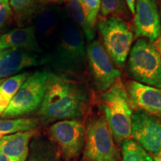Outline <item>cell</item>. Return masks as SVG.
I'll list each match as a JSON object with an SVG mask.
<instances>
[{"label": "cell", "instance_id": "1", "mask_svg": "<svg viewBox=\"0 0 161 161\" xmlns=\"http://www.w3.org/2000/svg\"><path fill=\"white\" fill-rule=\"evenodd\" d=\"M90 102V92L83 82L49 71L38 115L45 122L80 119L86 114Z\"/></svg>", "mask_w": 161, "mask_h": 161}, {"label": "cell", "instance_id": "2", "mask_svg": "<svg viewBox=\"0 0 161 161\" xmlns=\"http://www.w3.org/2000/svg\"><path fill=\"white\" fill-rule=\"evenodd\" d=\"M43 59L54 73L73 79L81 77L86 69L87 55L83 32L72 20L64 19L57 43Z\"/></svg>", "mask_w": 161, "mask_h": 161}, {"label": "cell", "instance_id": "3", "mask_svg": "<svg viewBox=\"0 0 161 161\" xmlns=\"http://www.w3.org/2000/svg\"><path fill=\"white\" fill-rule=\"evenodd\" d=\"M101 108L114 140L121 144L131 136L132 102L120 78L100 97Z\"/></svg>", "mask_w": 161, "mask_h": 161}, {"label": "cell", "instance_id": "4", "mask_svg": "<svg viewBox=\"0 0 161 161\" xmlns=\"http://www.w3.org/2000/svg\"><path fill=\"white\" fill-rule=\"evenodd\" d=\"M117 146L103 114L87 119L83 161H118Z\"/></svg>", "mask_w": 161, "mask_h": 161}, {"label": "cell", "instance_id": "5", "mask_svg": "<svg viewBox=\"0 0 161 161\" xmlns=\"http://www.w3.org/2000/svg\"><path fill=\"white\" fill-rule=\"evenodd\" d=\"M128 69L137 82L161 88V56L152 42L136 41L130 51Z\"/></svg>", "mask_w": 161, "mask_h": 161}, {"label": "cell", "instance_id": "6", "mask_svg": "<svg viewBox=\"0 0 161 161\" xmlns=\"http://www.w3.org/2000/svg\"><path fill=\"white\" fill-rule=\"evenodd\" d=\"M104 49L113 62L122 67L129 55L134 39V33L123 19L111 16L101 17L97 24Z\"/></svg>", "mask_w": 161, "mask_h": 161}, {"label": "cell", "instance_id": "7", "mask_svg": "<svg viewBox=\"0 0 161 161\" xmlns=\"http://www.w3.org/2000/svg\"><path fill=\"white\" fill-rule=\"evenodd\" d=\"M49 71H37L29 75L3 113L4 119H15L39 109L45 95Z\"/></svg>", "mask_w": 161, "mask_h": 161}, {"label": "cell", "instance_id": "8", "mask_svg": "<svg viewBox=\"0 0 161 161\" xmlns=\"http://www.w3.org/2000/svg\"><path fill=\"white\" fill-rule=\"evenodd\" d=\"M51 140L66 161L80 155L85 145V127L80 119L58 121L49 128Z\"/></svg>", "mask_w": 161, "mask_h": 161}, {"label": "cell", "instance_id": "9", "mask_svg": "<svg viewBox=\"0 0 161 161\" xmlns=\"http://www.w3.org/2000/svg\"><path fill=\"white\" fill-rule=\"evenodd\" d=\"M87 62L95 88L99 92L108 90L120 78L121 72L99 40H93L86 48Z\"/></svg>", "mask_w": 161, "mask_h": 161}, {"label": "cell", "instance_id": "10", "mask_svg": "<svg viewBox=\"0 0 161 161\" xmlns=\"http://www.w3.org/2000/svg\"><path fill=\"white\" fill-rule=\"evenodd\" d=\"M64 15L58 6L37 5L32 15L36 36L42 49H52L59 37Z\"/></svg>", "mask_w": 161, "mask_h": 161}, {"label": "cell", "instance_id": "11", "mask_svg": "<svg viewBox=\"0 0 161 161\" xmlns=\"http://www.w3.org/2000/svg\"><path fill=\"white\" fill-rule=\"evenodd\" d=\"M131 136L134 141L155 157L161 148V119L136 109L132 115Z\"/></svg>", "mask_w": 161, "mask_h": 161}, {"label": "cell", "instance_id": "12", "mask_svg": "<svg viewBox=\"0 0 161 161\" xmlns=\"http://www.w3.org/2000/svg\"><path fill=\"white\" fill-rule=\"evenodd\" d=\"M133 31L136 37L154 42L161 35V20L156 0H136Z\"/></svg>", "mask_w": 161, "mask_h": 161}, {"label": "cell", "instance_id": "13", "mask_svg": "<svg viewBox=\"0 0 161 161\" xmlns=\"http://www.w3.org/2000/svg\"><path fill=\"white\" fill-rule=\"evenodd\" d=\"M44 64L37 54L23 49H5L0 55V80L17 75L26 68Z\"/></svg>", "mask_w": 161, "mask_h": 161}, {"label": "cell", "instance_id": "14", "mask_svg": "<svg viewBox=\"0 0 161 161\" xmlns=\"http://www.w3.org/2000/svg\"><path fill=\"white\" fill-rule=\"evenodd\" d=\"M126 89L133 105L161 117V88L130 80L127 84Z\"/></svg>", "mask_w": 161, "mask_h": 161}, {"label": "cell", "instance_id": "15", "mask_svg": "<svg viewBox=\"0 0 161 161\" xmlns=\"http://www.w3.org/2000/svg\"><path fill=\"white\" fill-rule=\"evenodd\" d=\"M0 49H23L36 54L43 52L33 25L14 29L0 36Z\"/></svg>", "mask_w": 161, "mask_h": 161}, {"label": "cell", "instance_id": "16", "mask_svg": "<svg viewBox=\"0 0 161 161\" xmlns=\"http://www.w3.org/2000/svg\"><path fill=\"white\" fill-rule=\"evenodd\" d=\"M35 134V130H31L3 136L0 140V152L16 161H25L30 142Z\"/></svg>", "mask_w": 161, "mask_h": 161}, {"label": "cell", "instance_id": "17", "mask_svg": "<svg viewBox=\"0 0 161 161\" xmlns=\"http://www.w3.org/2000/svg\"><path fill=\"white\" fill-rule=\"evenodd\" d=\"M25 161H59L57 146L52 140L34 136L30 142L29 155Z\"/></svg>", "mask_w": 161, "mask_h": 161}, {"label": "cell", "instance_id": "18", "mask_svg": "<svg viewBox=\"0 0 161 161\" xmlns=\"http://www.w3.org/2000/svg\"><path fill=\"white\" fill-rule=\"evenodd\" d=\"M29 75V72H22L2 82L0 84V116L5 111L10 102Z\"/></svg>", "mask_w": 161, "mask_h": 161}, {"label": "cell", "instance_id": "19", "mask_svg": "<svg viewBox=\"0 0 161 161\" xmlns=\"http://www.w3.org/2000/svg\"><path fill=\"white\" fill-rule=\"evenodd\" d=\"M68 16L83 32L88 42H92L95 38V29L92 27L86 19L85 13L79 0H64Z\"/></svg>", "mask_w": 161, "mask_h": 161}, {"label": "cell", "instance_id": "20", "mask_svg": "<svg viewBox=\"0 0 161 161\" xmlns=\"http://www.w3.org/2000/svg\"><path fill=\"white\" fill-rule=\"evenodd\" d=\"M40 120L35 118L0 119V136L35 130Z\"/></svg>", "mask_w": 161, "mask_h": 161}, {"label": "cell", "instance_id": "21", "mask_svg": "<svg viewBox=\"0 0 161 161\" xmlns=\"http://www.w3.org/2000/svg\"><path fill=\"white\" fill-rule=\"evenodd\" d=\"M122 145V161H154L149 153L136 141L126 139Z\"/></svg>", "mask_w": 161, "mask_h": 161}, {"label": "cell", "instance_id": "22", "mask_svg": "<svg viewBox=\"0 0 161 161\" xmlns=\"http://www.w3.org/2000/svg\"><path fill=\"white\" fill-rule=\"evenodd\" d=\"M14 19L18 24L22 25L25 21H31L37 7V0H10Z\"/></svg>", "mask_w": 161, "mask_h": 161}, {"label": "cell", "instance_id": "23", "mask_svg": "<svg viewBox=\"0 0 161 161\" xmlns=\"http://www.w3.org/2000/svg\"><path fill=\"white\" fill-rule=\"evenodd\" d=\"M124 8L125 0H100V13L103 17L119 14Z\"/></svg>", "mask_w": 161, "mask_h": 161}, {"label": "cell", "instance_id": "24", "mask_svg": "<svg viewBox=\"0 0 161 161\" xmlns=\"http://www.w3.org/2000/svg\"><path fill=\"white\" fill-rule=\"evenodd\" d=\"M79 2L83 7L88 23L95 29L98 13L100 11V0H79Z\"/></svg>", "mask_w": 161, "mask_h": 161}, {"label": "cell", "instance_id": "25", "mask_svg": "<svg viewBox=\"0 0 161 161\" xmlns=\"http://www.w3.org/2000/svg\"><path fill=\"white\" fill-rule=\"evenodd\" d=\"M14 18L10 0H0V29L4 27Z\"/></svg>", "mask_w": 161, "mask_h": 161}, {"label": "cell", "instance_id": "26", "mask_svg": "<svg viewBox=\"0 0 161 161\" xmlns=\"http://www.w3.org/2000/svg\"><path fill=\"white\" fill-rule=\"evenodd\" d=\"M64 0H37V5H61Z\"/></svg>", "mask_w": 161, "mask_h": 161}, {"label": "cell", "instance_id": "27", "mask_svg": "<svg viewBox=\"0 0 161 161\" xmlns=\"http://www.w3.org/2000/svg\"><path fill=\"white\" fill-rule=\"evenodd\" d=\"M127 4V6L129 8L130 11L131 12L132 14L134 15L135 14V5H136V0H125Z\"/></svg>", "mask_w": 161, "mask_h": 161}, {"label": "cell", "instance_id": "28", "mask_svg": "<svg viewBox=\"0 0 161 161\" xmlns=\"http://www.w3.org/2000/svg\"><path fill=\"white\" fill-rule=\"evenodd\" d=\"M0 161H16L11 158H9L8 156L5 155L3 153L0 152Z\"/></svg>", "mask_w": 161, "mask_h": 161}, {"label": "cell", "instance_id": "29", "mask_svg": "<svg viewBox=\"0 0 161 161\" xmlns=\"http://www.w3.org/2000/svg\"><path fill=\"white\" fill-rule=\"evenodd\" d=\"M157 49H158L159 52H160V54L161 55V37L158 40V41L157 42Z\"/></svg>", "mask_w": 161, "mask_h": 161}, {"label": "cell", "instance_id": "30", "mask_svg": "<svg viewBox=\"0 0 161 161\" xmlns=\"http://www.w3.org/2000/svg\"><path fill=\"white\" fill-rule=\"evenodd\" d=\"M154 161H161V148L158 154L155 156V158H154Z\"/></svg>", "mask_w": 161, "mask_h": 161}, {"label": "cell", "instance_id": "31", "mask_svg": "<svg viewBox=\"0 0 161 161\" xmlns=\"http://www.w3.org/2000/svg\"><path fill=\"white\" fill-rule=\"evenodd\" d=\"M3 50H2L1 49H0V55H1V53H2V52H3Z\"/></svg>", "mask_w": 161, "mask_h": 161}, {"label": "cell", "instance_id": "32", "mask_svg": "<svg viewBox=\"0 0 161 161\" xmlns=\"http://www.w3.org/2000/svg\"><path fill=\"white\" fill-rule=\"evenodd\" d=\"M3 79L0 80V84H1V83H2V82H3Z\"/></svg>", "mask_w": 161, "mask_h": 161}, {"label": "cell", "instance_id": "33", "mask_svg": "<svg viewBox=\"0 0 161 161\" xmlns=\"http://www.w3.org/2000/svg\"><path fill=\"white\" fill-rule=\"evenodd\" d=\"M2 136H0V140H1V138H2Z\"/></svg>", "mask_w": 161, "mask_h": 161}]
</instances>
